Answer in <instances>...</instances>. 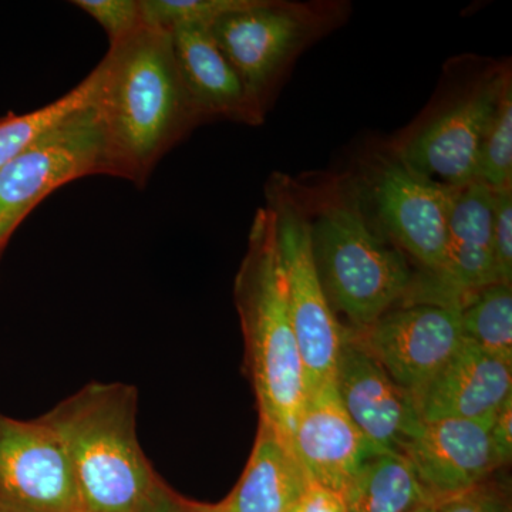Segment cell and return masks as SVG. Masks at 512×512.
Returning a JSON list of instances; mask_svg holds the SVG:
<instances>
[{"mask_svg": "<svg viewBox=\"0 0 512 512\" xmlns=\"http://www.w3.org/2000/svg\"><path fill=\"white\" fill-rule=\"evenodd\" d=\"M99 110L110 175L143 185L164 154L200 123L167 30L143 28L104 56Z\"/></svg>", "mask_w": 512, "mask_h": 512, "instance_id": "obj_1", "label": "cell"}, {"mask_svg": "<svg viewBox=\"0 0 512 512\" xmlns=\"http://www.w3.org/2000/svg\"><path fill=\"white\" fill-rule=\"evenodd\" d=\"M137 392L92 383L42 419L62 441L80 512H138L161 483L138 441Z\"/></svg>", "mask_w": 512, "mask_h": 512, "instance_id": "obj_2", "label": "cell"}, {"mask_svg": "<svg viewBox=\"0 0 512 512\" xmlns=\"http://www.w3.org/2000/svg\"><path fill=\"white\" fill-rule=\"evenodd\" d=\"M235 302L259 420L291 441L306 400L305 369L289 312L275 214L266 205L252 222L248 251L235 281Z\"/></svg>", "mask_w": 512, "mask_h": 512, "instance_id": "obj_3", "label": "cell"}, {"mask_svg": "<svg viewBox=\"0 0 512 512\" xmlns=\"http://www.w3.org/2000/svg\"><path fill=\"white\" fill-rule=\"evenodd\" d=\"M313 255L333 311L349 329L369 328L406 301L414 278L406 256L370 227L359 200L333 197L311 217Z\"/></svg>", "mask_w": 512, "mask_h": 512, "instance_id": "obj_4", "label": "cell"}, {"mask_svg": "<svg viewBox=\"0 0 512 512\" xmlns=\"http://www.w3.org/2000/svg\"><path fill=\"white\" fill-rule=\"evenodd\" d=\"M268 207L275 214L289 312L308 394L320 386L335 383L345 326L340 325L323 288L313 255L311 215L293 190L291 181L276 178L268 190Z\"/></svg>", "mask_w": 512, "mask_h": 512, "instance_id": "obj_5", "label": "cell"}, {"mask_svg": "<svg viewBox=\"0 0 512 512\" xmlns=\"http://www.w3.org/2000/svg\"><path fill=\"white\" fill-rule=\"evenodd\" d=\"M325 8L281 0H254L210 26L215 42L237 70L249 99L265 117L272 92L293 59L323 35Z\"/></svg>", "mask_w": 512, "mask_h": 512, "instance_id": "obj_6", "label": "cell"}, {"mask_svg": "<svg viewBox=\"0 0 512 512\" xmlns=\"http://www.w3.org/2000/svg\"><path fill=\"white\" fill-rule=\"evenodd\" d=\"M97 174L110 175L99 100L0 168V241L57 188Z\"/></svg>", "mask_w": 512, "mask_h": 512, "instance_id": "obj_7", "label": "cell"}, {"mask_svg": "<svg viewBox=\"0 0 512 512\" xmlns=\"http://www.w3.org/2000/svg\"><path fill=\"white\" fill-rule=\"evenodd\" d=\"M350 332L414 402L464 342L460 309L433 303H403Z\"/></svg>", "mask_w": 512, "mask_h": 512, "instance_id": "obj_8", "label": "cell"}, {"mask_svg": "<svg viewBox=\"0 0 512 512\" xmlns=\"http://www.w3.org/2000/svg\"><path fill=\"white\" fill-rule=\"evenodd\" d=\"M510 84L505 70L491 73L414 134L397 158L414 173L453 190L473 183L485 134Z\"/></svg>", "mask_w": 512, "mask_h": 512, "instance_id": "obj_9", "label": "cell"}, {"mask_svg": "<svg viewBox=\"0 0 512 512\" xmlns=\"http://www.w3.org/2000/svg\"><path fill=\"white\" fill-rule=\"evenodd\" d=\"M456 190L414 173L399 158L377 164L370 198L380 227L396 248L436 275L443 268Z\"/></svg>", "mask_w": 512, "mask_h": 512, "instance_id": "obj_10", "label": "cell"}, {"mask_svg": "<svg viewBox=\"0 0 512 512\" xmlns=\"http://www.w3.org/2000/svg\"><path fill=\"white\" fill-rule=\"evenodd\" d=\"M0 510L80 512L69 458L42 417L0 414Z\"/></svg>", "mask_w": 512, "mask_h": 512, "instance_id": "obj_11", "label": "cell"}, {"mask_svg": "<svg viewBox=\"0 0 512 512\" xmlns=\"http://www.w3.org/2000/svg\"><path fill=\"white\" fill-rule=\"evenodd\" d=\"M494 191L480 181L458 188L448 221L443 268L414 278L406 303H433L460 309L470 296L500 284L493 245Z\"/></svg>", "mask_w": 512, "mask_h": 512, "instance_id": "obj_12", "label": "cell"}, {"mask_svg": "<svg viewBox=\"0 0 512 512\" xmlns=\"http://www.w3.org/2000/svg\"><path fill=\"white\" fill-rule=\"evenodd\" d=\"M335 386L350 419L380 453H402L419 433L424 420L413 397L394 383L349 328L343 332Z\"/></svg>", "mask_w": 512, "mask_h": 512, "instance_id": "obj_13", "label": "cell"}, {"mask_svg": "<svg viewBox=\"0 0 512 512\" xmlns=\"http://www.w3.org/2000/svg\"><path fill=\"white\" fill-rule=\"evenodd\" d=\"M427 495L440 505L484 484L500 466L490 427L476 421H423L419 433L403 447Z\"/></svg>", "mask_w": 512, "mask_h": 512, "instance_id": "obj_14", "label": "cell"}, {"mask_svg": "<svg viewBox=\"0 0 512 512\" xmlns=\"http://www.w3.org/2000/svg\"><path fill=\"white\" fill-rule=\"evenodd\" d=\"M291 446L311 483L339 495L367 458L380 454L346 413L335 383L306 394Z\"/></svg>", "mask_w": 512, "mask_h": 512, "instance_id": "obj_15", "label": "cell"}, {"mask_svg": "<svg viewBox=\"0 0 512 512\" xmlns=\"http://www.w3.org/2000/svg\"><path fill=\"white\" fill-rule=\"evenodd\" d=\"M512 397V363L464 340L417 399L421 419L476 421L490 427Z\"/></svg>", "mask_w": 512, "mask_h": 512, "instance_id": "obj_16", "label": "cell"}, {"mask_svg": "<svg viewBox=\"0 0 512 512\" xmlns=\"http://www.w3.org/2000/svg\"><path fill=\"white\" fill-rule=\"evenodd\" d=\"M170 33L181 82L200 121L227 119L251 126L264 121L210 26H178Z\"/></svg>", "mask_w": 512, "mask_h": 512, "instance_id": "obj_17", "label": "cell"}, {"mask_svg": "<svg viewBox=\"0 0 512 512\" xmlns=\"http://www.w3.org/2000/svg\"><path fill=\"white\" fill-rule=\"evenodd\" d=\"M291 441L259 420L254 448L232 493L211 512H292L312 487Z\"/></svg>", "mask_w": 512, "mask_h": 512, "instance_id": "obj_18", "label": "cell"}, {"mask_svg": "<svg viewBox=\"0 0 512 512\" xmlns=\"http://www.w3.org/2000/svg\"><path fill=\"white\" fill-rule=\"evenodd\" d=\"M340 497L345 512H409L434 504L412 464L400 453L367 458Z\"/></svg>", "mask_w": 512, "mask_h": 512, "instance_id": "obj_19", "label": "cell"}, {"mask_svg": "<svg viewBox=\"0 0 512 512\" xmlns=\"http://www.w3.org/2000/svg\"><path fill=\"white\" fill-rule=\"evenodd\" d=\"M104 83V63L93 70L82 83L42 109L30 111L22 116L0 119V168L18 157L20 153L89 109L99 100Z\"/></svg>", "mask_w": 512, "mask_h": 512, "instance_id": "obj_20", "label": "cell"}, {"mask_svg": "<svg viewBox=\"0 0 512 512\" xmlns=\"http://www.w3.org/2000/svg\"><path fill=\"white\" fill-rule=\"evenodd\" d=\"M466 342L512 363V286L494 284L474 293L460 308Z\"/></svg>", "mask_w": 512, "mask_h": 512, "instance_id": "obj_21", "label": "cell"}, {"mask_svg": "<svg viewBox=\"0 0 512 512\" xmlns=\"http://www.w3.org/2000/svg\"><path fill=\"white\" fill-rule=\"evenodd\" d=\"M493 191L512 188V84L507 87L481 147L477 178Z\"/></svg>", "mask_w": 512, "mask_h": 512, "instance_id": "obj_22", "label": "cell"}, {"mask_svg": "<svg viewBox=\"0 0 512 512\" xmlns=\"http://www.w3.org/2000/svg\"><path fill=\"white\" fill-rule=\"evenodd\" d=\"M144 22L171 30L178 26H211L221 16L248 8L254 0H140Z\"/></svg>", "mask_w": 512, "mask_h": 512, "instance_id": "obj_23", "label": "cell"}, {"mask_svg": "<svg viewBox=\"0 0 512 512\" xmlns=\"http://www.w3.org/2000/svg\"><path fill=\"white\" fill-rule=\"evenodd\" d=\"M73 5L99 22L110 46L119 45L146 25L140 0H76Z\"/></svg>", "mask_w": 512, "mask_h": 512, "instance_id": "obj_24", "label": "cell"}, {"mask_svg": "<svg viewBox=\"0 0 512 512\" xmlns=\"http://www.w3.org/2000/svg\"><path fill=\"white\" fill-rule=\"evenodd\" d=\"M493 245L500 284L512 285V188L494 191Z\"/></svg>", "mask_w": 512, "mask_h": 512, "instance_id": "obj_25", "label": "cell"}, {"mask_svg": "<svg viewBox=\"0 0 512 512\" xmlns=\"http://www.w3.org/2000/svg\"><path fill=\"white\" fill-rule=\"evenodd\" d=\"M439 512H511L507 497L495 487L478 485L440 504Z\"/></svg>", "mask_w": 512, "mask_h": 512, "instance_id": "obj_26", "label": "cell"}, {"mask_svg": "<svg viewBox=\"0 0 512 512\" xmlns=\"http://www.w3.org/2000/svg\"><path fill=\"white\" fill-rule=\"evenodd\" d=\"M490 439L500 466L510 463L512 457V397L504 403L490 426Z\"/></svg>", "mask_w": 512, "mask_h": 512, "instance_id": "obj_27", "label": "cell"}, {"mask_svg": "<svg viewBox=\"0 0 512 512\" xmlns=\"http://www.w3.org/2000/svg\"><path fill=\"white\" fill-rule=\"evenodd\" d=\"M138 512H204V504L185 500L161 481Z\"/></svg>", "mask_w": 512, "mask_h": 512, "instance_id": "obj_28", "label": "cell"}, {"mask_svg": "<svg viewBox=\"0 0 512 512\" xmlns=\"http://www.w3.org/2000/svg\"><path fill=\"white\" fill-rule=\"evenodd\" d=\"M292 512H345V508L339 494L312 485Z\"/></svg>", "mask_w": 512, "mask_h": 512, "instance_id": "obj_29", "label": "cell"}, {"mask_svg": "<svg viewBox=\"0 0 512 512\" xmlns=\"http://www.w3.org/2000/svg\"><path fill=\"white\" fill-rule=\"evenodd\" d=\"M440 505L437 504H426L421 505V507L414 508V510L409 512H439Z\"/></svg>", "mask_w": 512, "mask_h": 512, "instance_id": "obj_30", "label": "cell"}, {"mask_svg": "<svg viewBox=\"0 0 512 512\" xmlns=\"http://www.w3.org/2000/svg\"><path fill=\"white\" fill-rule=\"evenodd\" d=\"M6 242L0 241V251H2V248L5 247Z\"/></svg>", "mask_w": 512, "mask_h": 512, "instance_id": "obj_31", "label": "cell"}, {"mask_svg": "<svg viewBox=\"0 0 512 512\" xmlns=\"http://www.w3.org/2000/svg\"><path fill=\"white\" fill-rule=\"evenodd\" d=\"M204 512H211L210 507H208V505H204Z\"/></svg>", "mask_w": 512, "mask_h": 512, "instance_id": "obj_32", "label": "cell"}, {"mask_svg": "<svg viewBox=\"0 0 512 512\" xmlns=\"http://www.w3.org/2000/svg\"><path fill=\"white\" fill-rule=\"evenodd\" d=\"M0 512H6V511H2V510H0Z\"/></svg>", "mask_w": 512, "mask_h": 512, "instance_id": "obj_33", "label": "cell"}]
</instances>
